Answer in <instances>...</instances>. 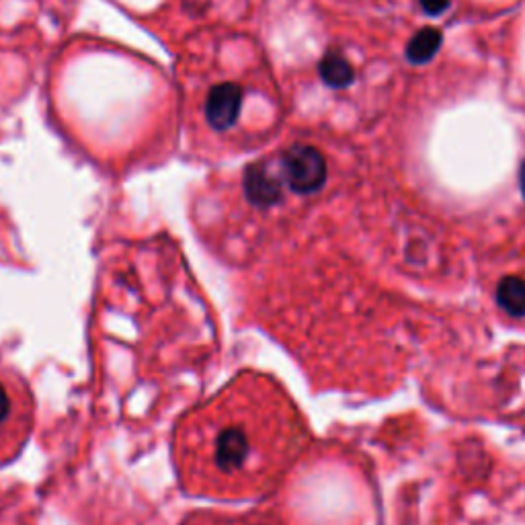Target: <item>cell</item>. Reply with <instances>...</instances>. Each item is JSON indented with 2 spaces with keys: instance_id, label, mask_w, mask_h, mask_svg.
Wrapping results in <instances>:
<instances>
[{
  "instance_id": "cell-2",
  "label": "cell",
  "mask_w": 525,
  "mask_h": 525,
  "mask_svg": "<svg viewBox=\"0 0 525 525\" xmlns=\"http://www.w3.org/2000/svg\"><path fill=\"white\" fill-rule=\"evenodd\" d=\"M288 187L298 195L316 193L327 181V163L314 146H292L281 160Z\"/></svg>"
},
{
  "instance_id": "cell-5",
  "label": "cell",
  "mask_w": 525,
  "mask_h": 525,
  "mask_svg": "<svg viewBox=\"0 0 525 525\" xmlns=\"http://www.w3.org/2000/svg\"><path fill=\"white\" fill-rule=\"evenodd\" d=\"M23 417L21 394L0 376V448H7V441L11 443L23 431Z\"/></svg>"
},
{
  "instance_id": "cell-10",
  "label": "cell",
  "mask_w": 525,
  "mask_h": 525,
  "mask_svg": "<svg viewBox=\"0 0 525 525\" xmlns=\"http://www.w3.org/2000/svg\"><path fill=\"white\" fill-rule=\"evenodd\" d=\"M218 525H273L269 521H263V517H247V519H222Z\"/></svg>"
},
{
  "instance_id": "cell-7",
  "label": "cell",
  "mask_w": 525,
  "mask_h": 525,
  "mask_svg": "<svg viewBox=\"0 0 525 525\" xmlns=\"http://www.w3.org/2000/svg\"><path fill=\"white\" fill-rule=\"evenodd\" d=\"M318 72H320V78L325 80V85L333 89H345L353 83V78H355L351 64L337 52H329L325 58L320 60Z\"/></svg>"
},
{
  "instance_id": "cell-8",
  "label": "cell",
  "mask_w": 525,
  "mask_h": 525,
  "mask_svg": "<svg viewBox=\"0 0 525 525\" xmlns=\"http://www.w3.org/2000/svg\"><path fill=\"white\" fill-rule=\"evenodd\" d=\"M441 42H443V37H441L439 29L423 27L415 33V37L409 42L407 58L413 64H425V62L433 60V56L439 52Z\"/></svg>"
},
{
  "instance_id": "cell-11",
  "label": "cell",
  "mask_w": 525,
  "mask_h": 525,
  "mask_svg": "<svg viewBox=\"0 0 525 525\" xmlns=\"http://www.w3.org/2000/svg\"><path fill=\"white\" fill-rule=\"evenodd\" d=\"M519 187H521V193H523V199H525V158H523V165H521V171H519Z\"/></svg>"
},
{
  "instance_id": "cell-1",
  "label": "cell",
  "mask_w": 525,
  "mask_h": 525,
  "mask_svg": "<svg viewBox=\"0 0 525 525\" xmlns=\"http://www.w3.org/2000/svg\"><path fill=\"white\" fill-rule=\"evenodd\" d=\"M240 386L199 413L187 431L195 476L220 489L257 487L263 480V407L255 405L263 384Z\"/></svg>"
},
{
  "instance_id": "cell-6",
  "label": "cell",
  "mask_w": 525,
  "mask_h": 525,
  "mask_svg": "<svg viewBox=\"0 0 525 525\" xmlns=\"http://www.w3.org/2000/svg\"><path fill=\"white\" fill-rule=\"evenodd\" d=\"M497 304L511 316H525V281L521 277H503L497 286Z\"/></svg>"
},
{
  "instance_id": "cell-3",
  "label": "cell",
  "mask_w": 525,
  "mask_h": 525,
  "mask_svg": "<svg viewBox=\"0 0 525 525\" xmlns=\"http://www.w3.org/2000/svg\"><path fill=\"white\" fill-rule=\"evenodd\" d=\"M242 107V91L236 83L216 85L206 99V119L208 124L218 130H230L240 115Z\"/></svg>"
},
{
  "instance_id": "cell-9",
  "label": "cell",
  "mask_w": 525,
  "mask_h": 525,
  "mask_svg": "<svg viewBox=\"0 0 525 525\" xmlns=\"http://www.w3.org/2000/svg\"><path fill=\"white\" fill-rule=\"evenodd\" d=\"M421 7L427 15H441L443 11H448L450 0H421Z\"/></svg>"
},
{
  "instance_id": "cell-4",
  "label": "cell",
  "mask_w": 525,
  "mask_h": 525,
  "mask_svg": "<svg viewBox=\"0 0 525 525\" xmlns=\"http://www.w3.org/2000/svg\"><path fill=\"white\" fill-rule=\"evenodd\" d=\"M245 195L259 210H269L277 206L284 193L281 183L265 169V165H253L245 173Z\"/></svg>"
}]
</instances>
